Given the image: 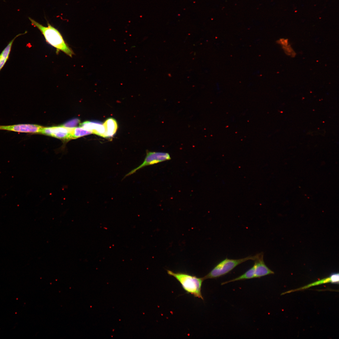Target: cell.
Segmentation results:
<instances>
[{
    "instance_id": "cell-1",
    "label": "cell",
    "mask_w": 339,
    "mask_h": 339,
    "mask_svg": "<svg viewBox=\"0 0 339 339\" xmlns=\"http://www.w3.org/2000/svg\"><path fill=\"white\" fill-rule=\"evenodd\" d=\"M31 24L36 27L41 32L44 37L46 41L49 45L56 49L57 54L62 51L72 57L74 54L72 49L70 48L64 39L59 31L48 22L47 26H45L30 17H29Z\"/></svg>"
},
{
    "instance_id": "cell-2",
    "label": "cell",
    "mask_w": 339,
    "mask_h": 339,
    "mask_svg": "<svg viewBox=\"0 0 339 339\" xmlns=\"http://www.w3.org/2000/svg\"><path fill=\"white\" fill-rule=\"evenodd\" d=\"M167 273L180 282L187 293L204 300L201 293L202 283L204 280L203 277H198L184 272H175L169 270H167Z\"/></svg>"
},
{
    "instance_id": "cell-3",
    "label": "cell",
    "mask_w": 339,
    "mask_h": 339,
    "mask_svg": "<svg viewBox=\"0 0 339 339\" xmlns=\"http://www.w3.org/2000/svg\"><path fill=\"white\" fill-rule=\"evenodd\" d=\"M263 253L261 252L253 256H249L237 259H229L226 258L218 263L210 272L202 277L204 280L219 277L227 274L238 265L244 262L249 260L254 261Z\"/></svg>"
},
{
    "instance_id": "cell-4",
    "label": "cell",
    "mask_w": 339,
    "mask_h": 339,
    "mask_svg": "<svg viewBox=\"0 0 339 339\" xmlns=\"http://www.w3.org/2000/svg\"><path fill=\"white\" fill-rule=\"evenodd\" d=\"M171 159V158L168 153L147 151L146 155L143 163L126 174L123 178L133 174L137 170L144 167L169 160Z\"/></svg>"
},
{
    "instance_id": "cell-5",
    "label": "cell",
    "mask_w": 339,
    "mask_h": 339,
    "mask_svg": "<svg viewBox=\"0 0 339 339\" xmlns=\"http://www.w3.org/2000/svg\"><path fill=\"white\" fill-rule=\"evenodd\" d=\"M72 127L62 126L43 127L40 133L62 139H71V132Z\"/></svg>"
},
{
    "instance_id": "cell-6",
    "label": "cell",
    "mask_w": 339,
    "mask_h": 339,
    "mask_svg": "<svg viewBox=\"0 0 339 339\" xmlns=\"http://www.w3.org/2000/svg\"><path fill=\"white\" fill-rule=\"evenodd\" d=\"M339 281V273H334L331 274L329 277L323 278L319 281L308 284L299 288L291 290L282 293L281 295L292 293L295 291H301L307 289L313 286L320 285L324 283L331 282L332 283L338 284Z\"/></svg>"
},
{
    "instance_id": "cell-7",
    "label": "cell",
    "mask_w": 339,
    "mask_h": 339,
    "mask_svg": "<svg viewBox=\"0 0 339 339\" xmlns=\"http://www.w3.org/2000/svg\"><path fill=\"white\" fill-rule=\"evenodd\" d=\"M254 261L255 278H260L266 275L274 274V272L265 264L263 260V253Z\"/></svg>"
},
{
    "instance_id": "cell-8",
    "label": "cell",
    "mask_w": 339,
    "mask_h": 339,
    "mask_svg": "<svg viewBox=\"0 0 339 339\" xmlns=\"http://www.w3.org/2000/svg\"><path fill=\"white\" fill-rule=\"evenodd\" d=\"M80 127L101 137H103L105 129L101 122L97 121H85L80 124Z\"/></svg>"
},
{
    "instance_id": "cell-9",
    "label": "cell",
    "mask_w": 339,
    "mask_h": 339,
    "mask_svg": "<svg viewBox=\"0 0 339 339\" xmlns=\"http://www.w3.org/2000/svg\"><path fill=\"white\" fill-rule=\"evenodd\" d=\"M103 124L105 129L103 137H110L114 136L118 129V124L116 120L112 118H109L105 121Z\"/></svg>"
},
{
    "instance_id": "cell-10",
    "label": "cell",
    "mask_w": 339,
    "mask_h": 339,
    "mask_svg": "<svg viewBox=\"0 0 339 339\" xmlns=\"http://www.w3.org/2000/svg\"><path fill=\"white\" fill-rule=\"evenodd\" d=\"M27 32L26 31L24 33L19 34L16 35L11 40L4 48L0 54V71L5 65L8 60L11 51L13 42L16 38L18 36L24 34Z\"/></svg>"
},
{
    "instance_id": "cell-11",
    "label": "cell",
    "mask_w": 339,
    "mask_h": 339,
    "mask_svg": "<svg viewBox=\"0 0 339 339\" xmlns=\"http://www.w3.org/2000/svg\"><path fill=\"white\" fill-rule=\"evenodd\" d=\"M255 278V267L254 265L246 271L244 274L235 278L227 281L221 283V285H223L228 283L236 281L252 279Z\"/></svg>"
},
{
    "instance_id": "cell-12",
    "label": "cell",
    "mask_w": 339,
    "mask_h": 339,
    "mask_svg": "<svg viewBox=\"0 0 339 339\" xmlns=\"http://www.w3.org/2000/svg\"><path fill=\"white\" fill-rule=\"evenodd\" d=\"M91 133H92L91 132L81 127H72L71 132V139H75Z\"/></svg>"
},
{
    "instance_id": "cell-13",
    "label": "cell",
    "mask_w": 339,
    "mask_h": 339,
    "mask_svg": "<svg viewBox=\"0 0 339 339\" xmlns=\"http://www.w3.org/2000/svg\"><path fill=\"white\" fill-rule=\"evenodd\" d=\"M80 121L77 119H73L67 121L63 125L68 127H74Z\"/></svg>"
},
{
    "instance_id": "cell-14",
    "label": "cell",
    "mask_w": 339,
    "mask_h": 339,
    "mask_svg": "<svg viewBox=\"0 0 339 339\" xmlns=\"http://www.w3.org/2000/svg\"><path fill=\"white\" fill-rule=\"evenodd\" d=\"M284 50L287 54L294 56L296 53L291 47L290 45H288L286 46L282 47Z\"/></svg>"
},
{
    "instance_id": "cell-15",
    "label": "cell",
    "mask_w": 339,
    "mask_h": 339,
    "mask_svg": "<svg viewBox=\"0 0 339 339\" xmlns=\"http://www.w3.org/2000/svg\"><path fill=\"white\" fill-rule=\"evenodd\" d=\"M277 42L282 46H286L289 45L288 40L287 39H281L277 41Z\"/></svg>"
}]
</instances>
